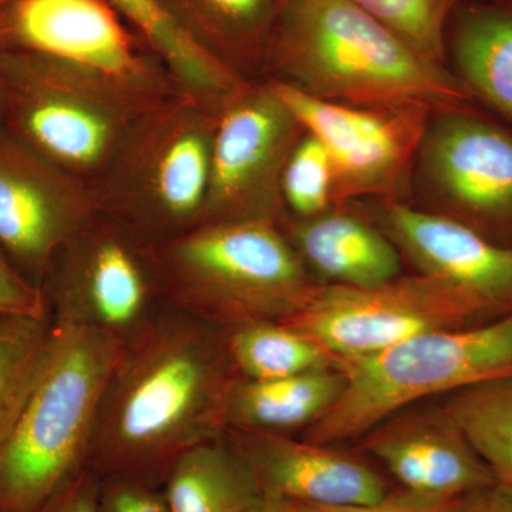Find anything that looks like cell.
<instances>
[{
  "label": "cell",
  "mask_w": 512,
  "mask_h": 512,
  "mask_svg": "<svg viewBox=\"0 0 512 512\" xmlns=\"http://www.w3.org/2000/svg\"><path fill=\"white\" fill-rule=\"evenodd\" d=\"M237 376L224 329L161 303L121 346L87 466L100 480L161 490L185 451L225 433L222 410Z\"/></svg>",
  "instance_id": "cell-1"
},
{
  "label": "cell",
  "mask_w": 512,
  "mask_h": 512,
  "mask_svg": "<svg viewBox=\"0 0 512 512\" xmlns=\"http://www.w3.org/2000/svg\"><path fill=\"white\" fill-rule=\"evenodd\" d=\"M262 82L352 106L437 111L480 104L446 64L348 0H286Z\"/></svg>",
  "instance_id": "cell-2"
},
{
  "label": "cell",
  "mask_w": 512,
  "mask_h": 512,
  "mask_svg": "<svg viewBox=\"0 0 512 512\" xmlns=\"http://www.w3.org/2000/svg\"><path fill=\"white\" fill-rule=\"evenodd\" d=\"M147 242L163 302L224 330L284 322L318 284L275 221L208 222Z\"/></svg>",
  "instance_id": "cell-3"
},
{
  "label": "cell",
  "mask_w": 512,
  "mask_h": 512,
  "mask_svg": "<svg viewBox=\"0 0 512 512\" xmlns=\"http://www.w3.org/2000/svg\"><path fill=\"white\" fill-rule=\"evenodd\" d=\"M39 383L0 446V512H35L87 466L101 394L123 339L56 323Z\"/></svg>",
  "instance_id": "cell-4"
},
{
  "label": "cell",
  "mask_w": 512,
  "mask_h": 512,
  "mask_svg": "<svg viewBox=\"0 0 512 512\" xmlns=\"http://www.w3.org/2000/svg\"><path fill=\"white\" fill-rule=\"evenodd\" d=\"M342 396L302 440L342 443L363 436L420 400L512 377V312L471 328L414 336L359 359L340 360Z\"/></svg>",
  "instance_id": "cell-5"
},
{
  "label": "cell",
  "mask_w": 512,
  "mask_h": 512,
  "mask_svg": "<svg viewBox=\"0 0 512 512\" xmlns=\"http://www.w3.org/2000/svg\"><path fill=\"white\" fill-rule=\"evenodd\" d=\"M220 106L181 92L148 110L93 185L99 210L147 241L198 227Z\"/></svg>",
  "instance_id": "cell-6"
},
{
  "label": "cell",
  "mask_w": 512,
  "mask_h": 512,
  "mask_svg": "<svg viewBox=\"0 0 512 512\" xmlns=\"http://www.w3.org/2000/svg\"><path fill=\"white\" fill-rule=\"evenodd\" d=\"M0 83L3 128L90 185L104 174L141 117L161 103L76 67L23 53L0 52Z\"/></svg>",
  "instance_id": "cell-7"
},
{
  "label": "cell",
  "mask_w": 512,
  "mask_h": 512,
  "mask_svg": "<svg viewBox=\"0 0 512 512\" xmlns=\"http://www.w3.org/2000/svg\"><path fill=\"white\" fill-rule=\"evenodd\" d=\"M0 52L56 60L148 101L188 92L109 0H0Z\"/></svg>",
  "instance_id": "cell-8"
},
{
  "label": "cell",
  "mask_w": 512,
  "mask_h": 512,
  "mask_svg": "<svg viewBox=\"0 0 512 512\" xmlns=\"http://www.w3.org/2000/svg\"><path fill=\"white\" fill-rule=\"evenodd\" d=\"M480 303L429 275L370 288L316 284L285 325L322 346L336 363L392 348L440 329L491 322Z\"/></svg>",
  "instance_id": "cell-9"
},
{
  "label": "cell",
  "mask_w": 512,
  "mask_h": 512,
  "mask_svg": "<svg viewBox=\"0 0 512 512\" xmlns=\"http://www.w3.org/2000/svg\"><path fill=\"white\" fill-rule=\"evenodd\" d=\"M423 210L512 248V127L478 104L433 111L414 164Z\"/></svg>",
  "instance_id": "cell-10"
},
{
  "label": "cell",
  "mask_w": 512,
  "mask_h": 512,
  "mask_svg": "<svg viewBox=\"0 0 512 512\" xmlns=\"http://www.w3.org/2000/svg\"><path fill=\"white\" fill-rule=\"evenodd\" d=\"M40 289L59 325L123 340L163 303L147 239L100 210L56 252Z\"/></svg>",
  "instance_id": "cell-11"
},
{
  "label": "cell",
  "mask_w": 512,
  "mask_h": 512,
  "mask_svg": "<svg viewBox=\"0 0 512 512\" xmlns=\"http://www.w3.org/2000/svg\"><path fill=\"white\" fill-rule=\"evenodd\" d=\"M303 134L305 128L266 82L244 84L222 101L201 224H281L286 215L282 177Z\"/></svg>",
  "instance_id": "cell-12"
},
{
  "label": "cell",
  "mask_w": 512,
  "mask_h": 512,
  "mask_svg": "<svg viewBox=\"0 0 512 512\" xmlns=\"http://www.w3.org/2000/svg\"><path fill=\"white\" fill-rule=\"evenodd\" d=\"M332 161L335 207L360 198L404 201L433 111L420 106L366 107L316 99L266 82Z\"/></svg>",
  "instance_id": "cell-13"
},
{
  "label": "cell",
  "mask_w": 512,
  "mask_h": 512,
  "mask_svg": "<svg viewBox=\"0 0 512 512\" xmlns=\"http://www.w3.org/2000/svg\"><path fill=\"white\" fill-rule=\"evenodd\" d=\"M99 211L93 185L0 128V255L40 288L50 261Z\"/></svg>",
  "instance_id": "cell-14"
},
{
  "label": "cell",
  "mask_w": 512,
  "mask_h": 512,
  "mask_svg": "<svg viewBox=\"0 0 512 512\" xmlns=\"http://www.w3.org/2000/svg\"><path fill=\"white\" fill-rule=\"evenodd\" d=\"M383 231L420 274L458 289L491 319L512 312V248L495 244L456 220L413 207L380 201Z\"/></svg>",
  "instance_id": "cell-15"
},
{
  "label": "cell",
  "mask_w": 512,
  "mask_h": 512,
  "mask_svg": "<svg viewBox=\"0 0 512 512\" xmlns=\"http://www.w3.org/2000/svg\"><path fill=\"white\" fill-rule=\"evenodd\" d=\"M225 437L251 468L264 497L345 507L377 503L392 493L379 471L330 444L242 431H225Z\"/></svg>",
  "instance_id": "cell-16"
},
{
  "label": "cell",
  "mask_w": 512,
  "mask_h": 512,
  "mask_svg": "<svg viewBox=\"0 0 512 512\" xmlns=\"http://www.w3.org/2000/svg\"><path fill=\"white\" fill-rule=\"evenodd\" d=\"M362 448L403 490L457 500L497 483L493 471L443 412H399L362 437Z\"/></svg>",
  "instance_id": "cell-17"
},
{
  "label": "cell",
  "mask_w": 512,
  "mask_h": 512,
  "mask_svg": "<svg viewBox=\"0 0 512 512\" xmlns=\"http://www.w3.org/2000/svg\"><path fill=\"white\" fill-rule=\"evenodd\" d=\"M279 225L312 278L325 284L370 288L402 271V254L392 239L348 205L311 218L286 215Z\"/></svg>",
  "instance_id": "cell-18"
},
{
  "label": "cell",
  "mask_w": 512,
  "mask_h": 512,
  "mask_svg": "<svg viewBox=\"0 0 512 512\" xmlns=\"http://www.w3.org/2000/svg\"><path fill=\"white\" fill-rule=\"evenodd\" d=\"M200 55L245 82H262L286 0H156Z\"/></svg>",
  "instance_id": "cell-19"
},
{
  "label": "cell",
  "mask_w": 512,
  "mask_h": 512,
  "mask_svg": "<svg viewBox=\"0 0 512 512\" xmlns=\"http://www.w3.org/2000/svg\"><path fill=\"white\" fill-rule=\"evenodd\" d=\"M444 53L478 103L512 127V0H461Z\"/></svg>",
  "instance_id": "cell-20"
},
{
  "label": "cell",
  "mask_w": 512,
  "mask_h": 512,
  "mask_svg": "<svg viewBox=\"0 0 512 512\" xmlns=\"http://www.w3.org/2000/svg\"><path fill=\"white\" fill-rule=\"evenodd\" d=\"M345 384L338 367L275 380L237 376L225 397L224 431L281 436L305 431L335 406Z\"/></svg>",
  "instance_id": "cell-21"
},
{
  "label": "cell",
  "mask_w": 512,
  "mask_h": 512,
  "mask_svg": "<svg viewBox=\"0 0 512 512\" xmlns=\"http://www.w3.org/2000/svg\"><path fill=\"white\" fill-rule=\"evenodd\" d=\"M161 491L170 512H248L264 497L225 433L185 451Z\"/></svg>",
  "instance_id": "cell-22"
},
{
  "label": "cell",
  "mask_w": 512,
  "mask_h": 512,
  "mask_svg": "<svg viewBox=\"0 0 512 512\" xmlns=\"http://www.w3.org/2000/svg\"><path fill=\"white\" fill-rule=\"evenodd\" d=\"M56 325L52 315L0 313V446L25 410L47 365Z\"/></svg>",
  "instance_id": "cell-23"
},
{
  "label": "cell",
  "mask_w": 512,
  "mask_h": 512,
  "mask_svg": "<svg viewBox=\"0 0 512 512\" xmlns=\"http://www.w3.org/2000/svg\"><path fill=\"white\" fill-rule=\"evenodd\" d=\"M239 377L275 380L336 367L322 346L282 322H254L225 330Z\"/></svg>",
  "instance_id": "cell-24"
},
{
  "label": "cell",
  "mask_w": 512,
  "mask_h": 512,
  "mask_svg": "<svg viewBox=\"0 0 512 512\" xmlns=\"http://www.w3.org/2000/svg\"><path fill=\"white\" fill-rule=\"evenodd\" d=\"M117 12L151 49L188 92L222 101L249 82L232 76L205 59L184 39L167 19L156 0H109Z\"/></svg>",
  "instance_id": "cell-25"
},
{
  "label": "cell",
  "mask_w": 512,
  "mask_h": 512,
  "mask_svg": "<svg viewBox=\"0 0 512 512\" xmlns=\"http://www.w3.org/2000/svg\"><path fill=\"white\" fill-rule=\"evenodd\" d=\"M441 409L476 448L497 483L512 488V377L450 394Z\"/></svg>",
  "instance_id": "cell-26"
},
{
  "label": "cell",
  "mask_w": 512,
  "mask_h": 512,
  "mask_svg": "<svg viewBox=\"0 0 512 512\" xmlns=\"http://www.w3.org/2000/svg\"><path fill=\"white\" fill-rule=\"evenodd\" d=\"M332 161L325 146L312 134H303L293 148L282 177L286 215L311 218L335 207ZM285 215V217H286Z\"/></svg>",
  "instance_id": "cell-27"
},
{
  "label": "cell",
  "mask_w": 512,
  "mask_h": 512,
  "mask_svg": "<svg viewBox=\"0 0 512 512\" xmlns=\"http://www.w3.org/2000/svg\"><path fill=\"white\" fill-rule=\"evenodd\" d=\"M399 33L420 53L446 64L444 37L461 0H348ZM447 66V64H446Z\"/></svg>",
  "instance_id": "cell-28"
},
{
  "label": "cell",
  "mask_w": 512,
  "mask_h": 512,
  "mask_svg": "<svg viewBox=\"0 0 512 512\" xmlns=\"http://www.w3.org/2000/svg\"><path fill=\"white\" fill-rule=\"evenodd\" d=\"M100 512H170L163 491L124 480H101Z\"/></svg>",
  "instance_id": "cell-29"
},
{
  "label": "cell",
  "mask_w": 512,
  "mask_h": 512,
  "mask_svg": "<svg viewBox=\"0 0 512 512\" xmlns=\"http://www.w3.org/2000/svg\"><path fill=\"white\" fill-rule=\"evenodd\" d=\"M457 500L400 490L392 491L377 503L366 505L322 507V505L293 504L298 512H448Z\"/></svg>",
  "instance_id": "cell-30"
},
{
  "label": "cell",
  "mask_w": 512,
  "mask_h": 512,
  "mask_svg": "<svg viewBox=\"0 0 512 512\" xmlns=\"http://www.w3.org/2000/svg\"><path fill=\"white\" fill-rule=\"evenodd\" d=\"M101 480L86 466L35 512H100Z\"/></svg>",
  "instance_id": "cell-31"
},
{
  "label": "cell",
  "mask_w": 512,
  "mask_h": 512,
  "mask_svg": "<svg viewBox=\"0 0 512 512\" xmlns=\"http://www.w3.org/2000/svg\"><path fill=\"white\" fill-rule=\"evenodd\" d=\"M0 313H26V315L49 313L42 289L20 275L2 255H0Z\"/></svg>",
  "instance_id": "cell-32"
},
{
  "label": "cell",
  "mask_w": 512,
  "mask_h": 512,
  "mask_svg": "<svg viewBox=\"0 0 512 512\" xmlns=\"http://www.w3.org/2000/svg\"><path fill=\"white\" fill-rule=\"evenodd\" d=\"M448 512H512V488L495 483L458 498Z\"/></svg>",
  "instance_id": "cell-33"
},
{
  "label": "cell",
  "mask_w": 512,
  "mask_h": 512,
  "mask_svg": "<svg viewBox=\"0 0 512 512\" xmlns=\"http://www.w3.org/2000/svg\"><path fill=\"white\" fill-rule=\"evenodd\" d=\"M248 512H298L295 504L275 497H262V500Z\"/></svg>",
  "instance_id": "cell-34"
},
{
  "label": "cell",
  "mask_w": 512,
  "mask_h": 512,
  "mask_svg": "<svg viewBox=\"0 0 512 512\" xmlns=\"http://www.w3.org/2000/svg\"><path fill=\"white\" fill-rule=\"evenodd\" d=\"M3 121H5V94L0 83V128H3Z\"/></svg>",
  "instance_id": "cell-35"
}]
</instances>
